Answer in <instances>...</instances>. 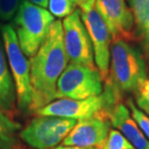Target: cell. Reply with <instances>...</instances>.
Listing matches in <instances>:
<instances>
[{
    "mask_svg": "<svg viewBox=\"0 0 149 149\" xmlns=\"http://www.w3.org/2000/svg\"><path fill=\"white\" fill-rule=\"evenodd\" d=\"M64 47L63 25L54 20L36 54L29 58L32 86L31 111L37 112L55 100L56 84L68 66Z\"/></svg>",
    "mask_w": 149,
    "mask_h": 149,
    "instance_id": "cell-1",
    "label": "cell"
},
{
    "mask_svg": "<svg viewBox=\"0 0 149 149\" xmlns=\"http://www.w3.org/2000/svg\"><path fill=\"white\" fill-rule=\"evenodd\" d=\"M109 79L122 94L136 93L141 83L146 79V66L141 50L129 42H113Z\"/></svg>",
    "mask_w": 149,
    "mask_h": 149,
    "instance_id": "cell-2",
    "label": "cell"
},
{
    "mask_svg": "<svg viewBox=\"0 0 149 149\" xmlns=\"http://www.w3.org/2000/svg\"><path fill=\"white\" fill-rule=\"evenodd\" d=\"M54 20L47 9L28 0H20L14 22L20 49L26 57L31 58L36 54Z\"/></svg>",
    "mask_w": 149,
    "mask_h": 149,
    "instance_id": "cell-3",
    "label": "cell"
},
{
    "mask_svg": "<svg viewBox=\"0 0 149 149\" xmlns=\"http://www.w3.org/2000/svg\"><path fill=\"white\" fill-rule=\"evenodd\" d=\"M4 49L10 65L17 91V105L20 111H31L32 86L30 77V65L25 54L20 49L16 30L11 24L1 27Z\"/></svg>",
    "mask_w": 149,
    "mask_h": 149,
    "instance_id": "cell-4",
    "label": "cell"
},
{
    "mask_svg": "<svg viewBox=\"0 0 149 149\" xmlns=\"http://www.w3.org/2000/svg\"><path fill=\"white\" fill-rule=\"evenodd\" d=\"M103 81L97 68L70 63L58 79L55 99L84 100L99 96L104 91Z\"/></svg>",
    "mask_w": 149,
    "mask_h": 149,
    "instance_id": "cell-5",
    "label": "cell"
},
{
    "mask_svg": "<svg viewBox=\"0 0 149 149\" xmlns=\"http://www.w3.org/2000/svg\"><path fill=\"white\" fill-rule=\"evenodd\" d=\"M77 122L74 119L39 115L20 131L19 138L34 149H52L64 141Z\"/></svg>",
    "mask_w": 149,
    "mask_h": 149,
    "instance_id": "cell-6",
    "label": "cell"
},
{
    "mask_svg": "<svg viewBox=\"0 0 149 149\" xmlns=\"http://www.w3.org/2000/svg\"><path fill=\"white\" fill-rule=\"evenodd\" d=\"M62 25L64 47L69 61L74 64L96 68L93 46L80 17V10H76L65 17Z\"/></svg>",
    "mask_w": 149,
    "mask_h": 149,
    "instance_id": "cell-7",
    "label": "cell"
},
{
    "mask_svg": "<svg viewBox=\"0 0 149 149\" xmlns=\"http://www.w3.org/2000/svg\"><path fill=\"white\" fill-rule=\"evenodd\" d=\"M80 17L90 37L94 50V60L102 79L109 77L111 65V37L105 22L95 8L90 11L81 12Z\"/></svg>",
    "mask_w": 149,
    "mask_h": 149,
    "instance_id": "cell-8",
    "label": "cell"
},
{
    "mask_svg": "<svg viewBox=\"0 0 149 149\" xmlns=\"http://www.w3.org/2000/svg\"><path fill=\"white\" fill-rule=\"evenodd\" d=\"M95 9L105 22L113 42H130L135 38L133 13L125 0H96Z\"/></svg>",
    "mask_w": 149,
    "mask_h": 149,
    "instance_id": "cell-9",
    "label": "cell"
},
{
    "mask_svg": "<svg viewBox=\"0 0 149 149\" xmlns=\"http://www.w3.org/2000/svg\"><path fill=\"white\" fill-rule=\"evenodd\" d=\"M111 126L109 119L106 115L79 120L65 138L62 145L99 149L108 138Z\"/></svg>",
    "mask_w": 149,
    "mask_h": 149,
    "instance_id": "cell-10",
    "label": "cell"
},
{
    "mask_svg": "<svg viewBox=\"0 0 149 149\" xmlns=\"http://www.w3.org/2000/svg\"><path fill=\"white\" fill-rule=\"evenodd\" d=\"M109 122L135 149H149V141L134 120L129 108L122 102L113 108L109 114Z\"/></svg>",
    "mask_w": 149,
    "mask_h": 149,
    "instance_id": "cell-11",
    "label": "cell"
},
{
    "mask_svg": "<svg viewBox=\"0 0 149 149\" xmlns=\"http://www.w3.org/2000/svg\"><path fill=\"white\" fill-rule=\"evenodd\" d=\"M16 103V85L6 61L4 47L0 43V109L4 112L13 111Z\"/></svg>",
    "mask_w": 149,
    "mask_h": 149,
    "instance_id": "cell-12",
    "label": "cell"
},
{
    "mask_svg": "<svg viewBox=\"0 0 149 149\" xmlns=\"http://www.w3.org/2000/svg\"><path fill=\"white\" fill-rule=\"evenodd\" d=\"M136 31L149 57V0H128Z\"/></svg>",
    "mask_w": 149,
    "mask_h": 149,
    "instance_id": "cell-13",
    "label": "cell"
},
{
    "mask_svg": "<svg viewBox=\"0 0 149 149\" xmlns=\"http://www.w3.org/2000/svg\"><path fill=\"white\" fill-rule=\"evenodd\" d=\"M20 131L22 124L14 121L0 109V149H16Z\"/></svg>",
    "mask_w": 149,
    "mask_h": 149,
    "instance_id": "cell-14",
    "label": "cell"
},
{
    "mask_svg": "<svg viewBox=\"0 0 149 149\" xmlns=\"http://www.w3.org/2000/svg\"><path fill=\"white\" fill-rule=\"evenodd\" d=\"M47 8L53 17L65 19L76 11V4L74 0H49Z\"/></svg>",
    "mask_w": 149,
    "mask_h": 149,
    "instance_id": "cell-15",
    "label": "cell"
},
{
    "mask_svg": "<svg viewBox=\"0 0 149 149\" xmlns=\"http://www.w3.org/2000/svg\"><path fill=\"white\" fill-rule=\"evenodd\" d=\"M127 106L130 109L131 115L134 118V120L136 122L139 129L142 131V133L144 134V136H146L147 139L149 141V116L145 114L136 105V103L134 102L132 98H129L127 100Z\"/></svg>",
    "mask_w": 149,
    "mask_h": 149,
    "instance_id": "cell-16",
    "label": "cell"
},
{
    "mask_svg": "<svg viewBox=\"0 0 149 149\" xmlns=\"http://www.w3.org/2000/svg\"><path fill=\"white\" fill-rule=\"evenodd\" d=\"M133 145L117 130L111 129L106 141L99 149H133Z\"/></svg>",
    "mask_w": 149,
    "mask_h": 149,
    "instance_id": "cell-17",
    "label": "cell"
},
{
    "mask_svg": "<svg viewBox=\"0 0 149 149\" xmlns=\"http://www.w3.org/2000/svg\"><path fill=\"white\" fill-rule=\"evenodd\" d=\"M20 0H0V19L7 22L16 16Z\"/></svg>",
    "mask_w": 149,
    "mask_h": 149,
    "instance_id": "cell-18",
    "label": "cell"
},
{
    "mask_svg": "<svg viewBox=\"0 0 149 149\" xmlns=\"http://www.w3.org/2000/svg\"><path fill=\"white\" fill-rule=\"evenodd\" d=\"M136 96L142 98L143 100L149 103V79H145L139 86L138 90L136 92Z\"/></svg>",
    "mask_w": 149,
    "mask_h": 149,
    "instance_id": "cell-19",
    "label": "cell"
},
{
    "mask_svg": "<svg viewBox=\"0 0 149 149\" xmlns=\"http://www.w3.org/2000/svg\"><path fill=\"white\" fill-rule=\"evenodd\" d=\"M74 2L81 12H87L94 8L96 0H74Z\"/></svg>",
    "mask_w": 149,
    "mask_h": 149,
    "instance_id": "cell-20",
    "label": "cell"
},
{
    "mask_svg": "<svg viewBox=\"0 0 149 149\" xmlns=\"http://www.w3.org/2000/svg\"><path fill=\"white\" fill-rule=\"evenodd\" d=\"M136 105L138 106L139 108L145 113V114L149 116V103L147 102V101L143 100L142 98L139 97V96H136Z\"/></svg>",
    "mask_w": 149,
    "mask_h": 149,
    "instance_id": "cell-21",
    "label": "cell"
},
{
    "mask_svg": "<svg viewBox=\"0 0 149 149\" xmlns=\"http://www.w3.org/2000/svg\"><path fill=\"white\" fill-rule=\"evenodd\" d=\"M32 4L40 6L42 8H47V4H49V0H28Z\"/></svg>",
    "mask_w": 149,
    "mask_h": 149,
    "instance_id": "cell-22",
    "label": "cell"
},
{
    "mask_svg": "<svg viewBox=\"0 0 149 149\" xmlns=\"http://www.w3.org/2000/svg\"><path fill=\"white\" fill-rule=\"evenodd\" d=\"M52 149H95V148H80V147H74V146H65V145H59V146L53 147Z\"/></svg>",
    "mask_w": 149,
    "mask_h": 149,
    "instance_id": "cell-23",
    "label": "cell"
},
{
    "mask_svg": "<svg viewBox=\"0 0 149 149\" xmlns=\"http://www.w3.org/2000/svg\"><path fill=\"white\" fill-rule=\"evenodd\" d=\"M133 149H135V148H133Z\"/></svg>",
    "mask_w": 149,
    "mask_h": 149,
    "instance_id": "cell-24",
    "label": "cell"
}]
</instances>
